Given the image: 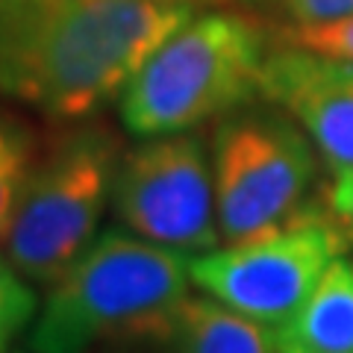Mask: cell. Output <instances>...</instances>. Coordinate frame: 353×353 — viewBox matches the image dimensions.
<instances>
[{
  "label": "cell",
  "instance_id": "cell-13",
  "mask_svg": "<svg viewBox=\"0 0 353 353\" xmlns=\"http://www.w3.org/2000/svg\"><path fill=\"white\" fill-rule=\"evenodd\" d=\"M280 44H292L318 57H330L353 65V15L321 21V24H289L277 32Z\"/></svg>",
  "mask_w": 353,
  "mask_h": 353
},
{
  "label": "cell",
  "instance_id": "cell-4",
  "mask_svg": "<svg viewBox=\"0 0 353 353\" xmlns=\"http://www.w3.org/2000/svg\"><path fill=\"white\" fill-rule=\"evenodd\" d=\"M118 165L121 141L103 124L68 130L36 159L3 241L21 277L50 285L97 239Z\"/></svg>",
  "mask_w": 353,
  "mask_h": 353
},
{
  "label": "cell",
  "instance_id": "cell-5",
  "mask_svg": "<svg viewBox=\"0 0 353 353\" xmlns=\"http://www.w3.org/2000/svg\"><path fill=\"white\" fill-rule=\"evenodd\" d=\"M315 180L312 141L292 115H227L212 139V189L221 245L268 239L301 221Z\"/></svg>",
  "mask_w": 353,
  "mask_h": 353
},
{
  "label": "cell",
  "instance_id": "cell-1",
  "mask_svg": "<svg viewBox=\"0 0 353 353\" xmlns=\"http://www.w3.org/2000/svg\"><path fill=\"white\" fill-rule=\"evenodd\" d=\"M189 18L185 0H0V92L57 121L88 118Z\"/></svg>",
  "mask_w": 353,
  "mask_h": 353
},
{
  "label": "cell",
  "instance_id": "cell-14",
  "mask_svg": "<svg viewBox=\"0 0 353 353\" xmlns=\"http://www.w3.org/2000/svg\"><path fill=\"white\" fill-rule=\"evenodd\" d=\"M321 206L330 218V224L339 230V236L350 248L353 245V171L336 176L327 192V201Z\"/></svg>",
  "mask_w": 353,
  "mask_h": 353
},
{
  "label": "cell",
  "instance_id": "cell-2",
  "mask_svg": "<svg viewBox=\"0 0 353 353\" xmlns=\"http://www.w3.org/2000/svg\"><path fill=\"white\" fill-rule=\"evenodd\" d=\"M192 289L189 256L106 230L48 285L30 353H92L162 324Z\"/></svg>",
  "mask_w": 353,
  "mask_h": 353
},
{
  "label": "cell",
  "instance_id": "cell-9",
  "mask_svg": "<svg viewBox=\"0 0 353 353\" xmlns=\"http://www.w3.org/2000/svg\"><path fill=\"white\" fill-rule=\"evenodd\" d=\"M92 353H283V347L277 330L250 321L209 294H189L162 324Z\"/></svg>",
  "mask_w": 353,
  "mask_h": 353
},
{
  "label": "cell",
  "instance_id": "cell-10",
  "mask_svg": "<svg viewBox=\"0 0 353 353\" xmlns=\"http://www.w3.org/2000/svg\"><path fill=\"white\" fill-rule=\"evenodd\" d=\"M280 347L294 353H353V262H330L301 312L277 330Z\"/></svg>",
  "mask_w": 353,
  "mask_h": 353
},
{
  "label": "cell",
  "instance_id": "cell-12",
  "mask_svg": "<svg viewBox=\"0 0 353 353\" xmlns=\"http://www.w3.org/2000/svg\"><path fill=\"white\" fill-rule=\"evenodd\" d=\"M39 312V297L32 283L21 277L18 268L0 253V353L12 347V341L32 327Z\"/></svg>",
  "mask_w": 353,
  "mask_h": 353
},
{
  "label": "cell",
  "instance_id": "cell-7",
  "mask_svg": "<svg viewBox=\"0 0 353 353\" xmlns=\"http://www.w3.org/2000/svg\"><path fill=\"white\" fill-rule=\"evenodd\" d=\"M112 206L121 227L180 253L221 248L212 162L194 132L153 136L121 157Z\"/></svg>",
  "mask_w": 353,
  "mask_h": 353
},
{
  "label": "cell",
  "instance_id": "cell-18",
  "mask_svg": "<svg viewBox=\"0 0 353 353\" xmlns=\"http://www.w3.org/2000/svg\"><path fill=\"white\" fill-rule=\"evenodd\" d=\"M3 353H12V350H3Z\"/></svg>",
  "mask_w": 353,
  "mask_h": 353
},
{
  "label": "cell",
  "instance_id": "cell-15",
  "mask_svg": "<svg viewBox=\"0 0 353 353\" xmlns=\"http://www.w3.org/2000/svg\"><path fill=\"white\" fill-rule=\"evenodd\" d=\"M285 9L297 24H321L353 15V0H285Z\"/></svg>",
  "mask_w": 353,
  "mask_h": 353
},
{
  "label": "cell",
  "instance_id": "cell-3",
  "mask_svg": "<svg viewBox=\"0 0 353 353\" xmlns=\"http://www.w3.org/2000/svg\"><path fill=\"white\" fill-rule=\"evenodd\" d=\"M262 32L248 18H189L132 74L121 94V121L139 139L189 132L262 94Z\"/></svg>",
  "mask_w": 353,
  "mask_h": 353
},
{
  "label": "cell",
  "instance_id": "cell-6",
  "mask_svg": "<svg viewBox=\"0 0 353 353\" xmlns=\"http://www.w3.org/2000/svg\"><path fill=\"white\" fill-rule=\"evenodd\" d=\"M347 250L321 203L268 239L221 245L189 259L192 285L256 324L280 330L301 312L330 262Z\"/></svg>",
  "mask_w": 353,
  "mask_h": 353
},
{
  "label": "cell",
  "instance_id": "cell-16",
  "mask_svg": "<svg viewBox=\"0 0 353 353\" xmlns=\"http://www.w3.org/2000/svg\"><path fill=\"white\" fill-rule=\"evenodd\" d=\"M185 3H194L197 6V3H203V0H185Z\"/></svg>",
  "mask_w": 353,
  "mask_h": 353
},
{
  "label": "cell",
  "instance_id": "cell-11",
  "mask_svg": "<svg viewBox=\"0 0 353 353\" xmlns=\"http://www.w3.org/2000/svg\"><path fill=\"white\" fill-rule=\"evenodd\" d=\"M36 165V141L15 118L0 115V245L6 241L21 194Z\"/></svg>",
  "mask_w": 353,
  "mask_h": 353
},
{
  "label": "cell",
  "instance_id": "cell-8",
  "mask_svg": "<svg viewBox=\"0 0 353 353\" xmlns=\"http://www.w3.org/2000/svg\"><path fill=\"white\" fill-rule=\"evenodd\" d=\"M262 97L303 127L333 176L353 171V65L292 44L265 53Z\"/></svg>",
  "mask_w": 353,
  "mask_h": 353
},
{
  "label": "cell",
  "instance_id": "cell-17",
  "mask_svg": "<svg viewBox=\"0 0 353 353\" xmlns=\"http://www.w3.org/2000/svg\"><path fill=\"white\" fill-rule=\"evenodd\" d=\"M283 353H294V350H283Z\"/></svg>",
  "mask_w": 353,
  "mask_h": 353
}]
</instances>
